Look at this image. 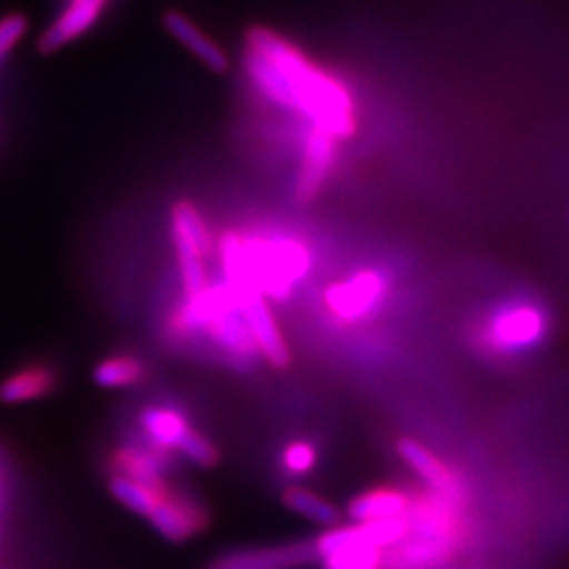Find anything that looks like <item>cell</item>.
<instances>
[{
    "instance_id": "6da1fadb",
    "label": "cell",
    "mask_w": 569,
    "mask_h": 569,
    "mask_svg": "<svg viewBox=\"0 0 569 569\" xmlns=\"http://www.w3.org/2000/svg\"><path fill=\"white\" fill-rule=\"evenodd\" d=\"M244 70L268 102L302 112L312 127L336 140L355 136L357 117L350 91L277 32L268 28L247 32Z\"/></svg>"
},
{
    "instance_id": "7a4b0ae2",
    "label": "cell",
    "mask_w": 569,
    "mask_h": 569,
    "mask_svg": "<svg viewBox=\"0 0 569 569\" xmlns=\"http://www.w3.org/2000/svg\"><path fill=\"white\" fill-rule=\"evenodd\" d=\"M244 287L272 302H287L310 270V251L287 234L243 237Z\"/></svg>"
},
{
    "instance_id": "3957f363",
    "label": "cell",
    "mask_w": 569,
    "mask_h": 569,
    "mask_svg": "<svg viewBox=\"0 0 569 569\" xmlns=\"http://www.w3.org/2000/svg\"><path fill=\"white\" fill-rule=\"evenodd\" d=\"M549 331V315L536 300L515 298L493 308L483 321L481 345L498 355H517L540 345Z\"/></svg>"
},
{
    "instance_id": "277c9868",
    "label": "cell",
    "mask_w": 569,
    "mask_h": 569,
    "mask_svg": "<svg viewBox=\"0 0 569 569\" xmlns=\"http://www.w3.org/2000/svg\"><path fill=\"white\" fill-rule=\"evenodd\" d=\"M387 298V277L378 270H361L350 279L329 284L326 302L329 310L346 323L363 321Z\"/></svg>"
},
{
    "instance_id": "5b68a950",
    "label": "cell",
    "mask_w": 569,
    "mask_h": 569,
    "mask_svg": "<svg viewBox=\"0 0 569 569\" xmlns=\"http://www.w3.org/2000/svg\"><path fill=\"white\" fill-rule=\"evenodd\" d=\"M338 157V140L323 129L312 127L306 136L302 167L296 182V201L310 204L321 194Z\"/></svg>"
},
{
    "instance_id": "8992f818",
    "label": "cell",
    "mask_w": 569,
    "mask_h": 569,
    "mask_svg": "<svg viewBox=\"0 0 569 569\" xmlns=\"http://www.w3.org/2000/svg\"><path fill=\"white\" fill-rule=\"evenodd\" d=\"M239 298H241L244 321L251 329V336L258 345L260 355L274 369H287L291 363V352H289L279 323L268 306V300L260 293H249V296H239Z\"/></svg>"
},
{
    "instance_id": "52a82bcc",
    "label": "cell",
    "mask_w": 569,
    "mask_h": 569,
    "mask_svg": "<svg viewBox=\"0 0 569 569\" xmlns=\"http://www.w3.org/2000/svg\"><path fill=\"white\" fill-rule=\"evenodd\" d=\"M397 451L407 465L427 481L432 493L446 498L453 505H462L465 483L441 458H437L432 451H428L420 441L407 439V437L397 443Z\"/></svg>"
},
{
    "instance_id": "ba28073f",
    "label": "cell",
    "mask_w": 569,
    "mask_h": 569,
    "mask_svg": "<svg viewBox=\"0 0 569 569\" xmlns=\"http://www.w3.org/2000/svg\"><path fill=\"white\" fill-rule=\"evenodd\" d=\"M319 559L315 540L270 549L237 550L218 559L209 569H298Z\"/></svg>"
},
{
    "instance_id": "9c48e42d",
    "label": "cell",
    "mask_w": 569,
    "mask_h": 569,
    "mask_svg": "<svg viewBox=\"0 0 569 569\" xmlns=\"http://www.w3.org/2000/svg\"><path fill=\"white\" fill-rule=\"evenodd\" d=\"M110 0H68L60 16L44 30L39 41L41 53H53L87 34L103 16Z\"/></svg>"
},
{
    "instance_id": "30bf717a",
    "label": "cell",
    "mask_w": 569,
    "mask_h": 569,
    "mask_svg": "<svg viewBox=\"0 0 569 569\" xmlns=\"http://www.w3.org/2000/svg\"><path fill=\"white\" fill-rule=\"evenodd\" d=\"M203 336H207L220 352H224L230 361L237 363H253L260 355L258 345L251 336V329L244 321L241 305L226 310L211 326L207 327Z\"/></svg>"
},
{
    "instance_id": "8fae6325",
    "label": "cell",
    "mask_w": 569,
    "mask_h": 569,
    "mask_svg": "<svg viewBox=\"0 0 569 569\" xmlns=\"http://www.w3.org/2000/svg\"><path fill=\"white\" fill-rule=\"evenodd\" d=\"M451 549L453 542L407 531L401 542L390 547L387 557L382 552V561L387 559L390 569H432L448 561Z\"/></svg>"
},
{
    "instance_id": "7c38bea8",
    "label": "cell",
    "mask_w": 569,
    "mask_h": 569,
    "mask_svg": "<svg viewBox=\"0 0 569 569\" xmlns=\"http://www.w3.org/2000/svg\"><path fill=\"white\" fill-rule=\"evenodd\" d=\"M150 523L163 538L171 542H186L203 528L204 515L197 505L180 496L164 493L159 507L150 512Z\"/></svg>"
},
{
    "instance_id": "4fadbf2b",
    "label": "cell",
    "mask_w": 569,
    "mask_h": 569,
    "mask_svg": "<svg viewBox=\"0 0 569 569\" xmlns=\"http://www.w3.org/2000/svg\"><path fill=\"white\" fill-rule=\"evenodd\" d=\"M163 23L167 32L176 41L182 42L183 47L194 58L203 61L209 70H213V72H226L228 70L230 60H228L224 49L211 37H207L203 30L190 18H186L180 11H167L163 16Z\"/></svg>"
},
{
    "instance_id": "5bb4252c",
    "label": "cell",
    "mask_w": 569,
    "mask_h": 569,
    "mask_svg": "<svg viewBox=\"0 0 569 569\" xmlns=\"http://www.w3.org/2000/svg\"><path fill=\"white\" fill-rule=\"evenodd\" d=\"M409 505H411V498L401 489H369L366 493H359L355 500H350L348 515L357 523L387 521V519L406 517Z\"/></svg>"
},
{
    "instance_id": "9a60e30c",
    "label": "cell",
    "mask_w": 569,
    "mask_h": 569,
    "mask_svg": "<svg viewBox=\"0 0 569 569\" xmlns=\"http://www.w3.org/2000/svg\"><path fill=\"white\" fill-rule=\"evenodd\" d=\"M56 387L58 373L51 367H23L0 382V401L7 406L30 403L51 395Z\"/></svg>"
},
{
    "instance_id": "2e32d148",
    "label": "cell",
    "mask_w": 569,
    "mask_h": 569,
    "mask_svg": "<svg viewBox=\"0 0 569 569\" xmlns=\"http://www.w3.org/2000/svg\"><path fill=\"white\" fill-rule=\"evenodd\" d=\"M171 234L176 251H192L201 258L211 251L213 244L209 226L190 201H178L171 207Z\"/></svg>"
},
{
    "instance_id": "e0dca14e",
    "label": "cell",
    "mask_w": 569,
    "mask_h": 569,
    "mask_svg": "<svg viewBox=\"0 0 569 569\" xmlns=\"http://www.w3.org/2000/svg\"><path fill=\"white\" fill-rule=\"evenodd\" d=\"M112 468L117 475L129 477L146 488L167 491L164 488L163 462L154 451L138 448H121L112 456Z\"/></svg>"
},
{
    "instance_id": "ac0fdd59",
    "label": "cell",
    "mask_w": 569,
    "mask_h": 569,
    "mask_svg": "<svg viewBox=\"0 0 569 569\" xmlns=\"http://www.w3.org/2000/svg\"><path fill=\"white\" fill-rule=\"evenodd\" d=\"M142 428L154 448L169 451L180 448L190 425L180 411L171 407L150 406L142 411Z\"/></svg>"
},
{
    "instance_id": "d6986e66",
    "label": "cell",
    "mask_w": 569,
    "mask_h": 569,
    "mask_svg": "<svg viewBox=\"0 0 569 569\" xmlns=\"http://www.w3.org/2000/svg\"><path fill=\"white\" fill-rule=\"evenodd\" d=\"M146 363L133 355H114L93 369V382L102 388H127L142 382Z\"/></svg>"
},
{
    "instance_id": "ffe728a7",
    "label": "cell",
    "mask_w": 569,
    "mask_h": 569,
    "mask_svg": "<svg viewBox=\"0 0 569 569\" xmlns=\"http://www.w3.org/2000/svg\"><path fill=\"white\" fill-rule=\"evenodd\" d=\"M108 488L124 509L143 515V517H150V512L159 507V502L163 500L164 493H167V491H154V489L146 488L142 483H138L129 477L117 475V472L110 477Z\"/></svg>"
},
{
    "instance_id": "44dd1931",
    "label": "cell",
    "mask_w": 569,
    "mask_h": 569,
    "mask_svg": "<svg viewBox=\"0 0 569 569\" xmlns=\"http://www.w3.org/2000/svg\"><path fill=\"white\" fill-rule=\"evenodd\" d=\"M283 502L287 509L302 515L315 523H321V526H336L340 519V512L333 505H329L326 498L305 488L284 489Z\"/></svg>"
},
{
    "instance_id": "7402d4cb",
    "label": "cell",
    "mask_w": 569,
    "mask_h": 569,
    "mask_svg": "<svg viewBox=\"0 0 569 569\" xmlns=\"http://www.w3.org/2000/svg\"><path fill=\"white\" fill-rule=\"evenodd\" d=\"M178 449L197 467L213 468L220 462L218 448L204 437L203 432H197L192 428L188 430V435L183 437V441Z\"/></svg>"
},
{
    "instance_id": "603a6c76",
    "label": "cell",
    "mask_w": 569,
    "mask_h": 569,
    "mask_svg": "<svg viewBox=\"0 0 569 569\" xmlns=\"http://www.w3.org/2000/svg\"><path fill=\"white\" fill-rule=\"evenodd\" d=\"M319 460V451L308 441H293L283 451V465L291 475L310 472Z\"/></svg>"
},
{
    "instance_id": "cb8c5ba5",
    "label": "cell",
    "mask_w": 569,
    "mask_h": 569,
    "mask_svg": "<svg viewBox=\"0 0 569 569\" xmlns=\"http://www.w3.org/2000/svg\"><path fill=\"white\" fill-rule=\"evenodd\" d=\"M26 30H28V20L20 13L0 18V66L9 58V53L20 44Z\"/></svg>"
},
{
    "instance_id": "d4e9b609",
    "label": "cell",
    "mask_w": 569,
    "mask_h": 569,
    "mask_svg": "<svg viewBox=\"0 0 569 569\" xmlns=\"http://www.w3.org/2000/svg\"><path fill=\"white\" fill-rule=\"evenodd\" d=\"M366 569H376V568H366Z\"/></svg>"
}]
</instances>
